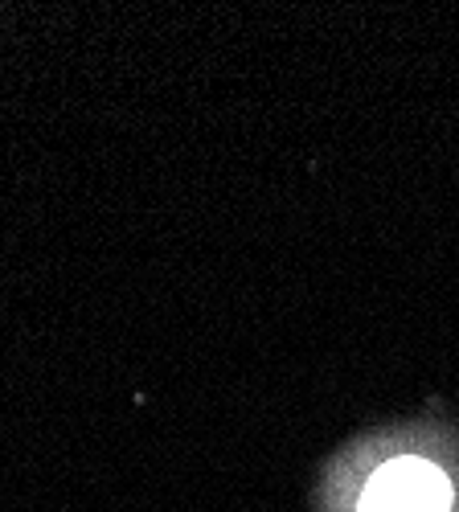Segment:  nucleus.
<instances>
[{
    "label": "nucleus",
    "instance_id": "1",
    "mask_svg": "<svg viewBox=\"0 0 459 512\" xmlns=\"http://www.w3.org/2000/svg\"><path fill=\"white\" fill-rule=\"evenodd\" d=\"M451 484L427 459H394L369 480L361 512H447Z\"/></svg>",
    "mask_w": 459,
    "mask_h": 512
}]
</instances>
